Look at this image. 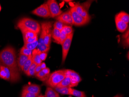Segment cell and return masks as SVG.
Here are the masks:
<instances>
[{"mask_svg": "<svg viewBox=\"0 0 129 97\" xmlns=\"http://www.w3.org/2000/svg\"><path fill=\"white\" fill-rule=\"evenodd\" d=\"M23 90L38 95H40L41 92L40 86L35 84L26 85L23 87Z\"/></svg>", "mask_w": 129, "mask_h": 97, "instance_id": "obj_11", "label": "cell"}, {"mask_svg": "<svg viewBox=\"0 0 129 97\" xmlns=\"http://www.w3.org/2000/svg\"><path fill=\"white\" fill-rule=\"evenodd\" d=\"M28 58V56L23 55L20 53L19 54L18 57L17 59V64L19 69L22 71H23L24 66Z\"/></svg>", "mask_w": 129, "mask_h": 97, "instance_id": "obj_15", "label": "cell"}, {"mask_svg": "<svg viewBox=\"0 0 129 97\" xmlns=\"http://www.w3.org/2000/svg\"><path fill=\"white\" fill-rule=\"evenodd\" d=\"M65 73L66 76H70L71 77V88L77 86L82 81V79L79 74L72 70H65Z\"/></svg>", "mask_w": 129, "mask_h": 97, "instance_id": "obj_10", "label": "cell"}, {"mask_svg": "<svg viewBox=\"0 0 129 97\" xmlns=\"http://www.w3.org/2000/svg\"><path fill=\"white\" fill-rule=\"evenodd\" d=\"M66 25L60 21H57L53 24V27L61 31L63 28Z\"/></svg>", "mask_w": 129, "mask_h": 97, "instance_id": "obj_30", "label": "cell"}, {"mask_svg": "<svg viewBox=\"0 0 129 97\" xmlns=\"http://www.w3.org/2000/svg\"><path fill=\"white\" fill-rule=\"evenodd\" d=\"M115 20L116 27L118 31L120 32H123L126 30L128 27V24H127L123 22L118 19L116 17L115 18Z\"/></svg>", "mask_w": 129, "mask_h": 97, "instance_id": "obj_14", "label": "cell"}, {"mask_svg": "<svg viewBox=\"0 0 129 97\" xmlns=\"http://www.w3.org/2000/svg\"><path fill=\"white\" fill-rule=\"evenodd\" d=\"M66 77L65 70L56 71L50 74L48 79L46 81V84L53 89L56 87Z\"/></svg>", "mask_w": 129, "mask_h": 97, "instance_id": "obj_3", "label": "cell"}, {"mask_svg": "<svg viewBox=\"0 0 129 97\" xmlns=\"http://www.w3.org/2000/svg\"><path fill=\"white\" fill-rule=\"evenodd\" d=\"M70 95L76 96L77 97H87L86 95L84 92L81 91L79 90H77L75 89H72Z\"/></svg>", "mask_w": 129, "mask_h": 97, "instance_id": "obj_25", "label": "cell"}, {"mask_svg": "<svg viewBox=\"0 0 129 97\" xmlns=\"http://www.w3.org/2000/svg\"><path fill=\"white\" fill-rule=\"evenodd\" d=\"M33 63L32 58L31 55H29L28 56V58L27 61L25 63L24 66V68H23V72L24 73L26 74L27 71L29 70V68H30V66L31 65L32 63Z\"/></svg>", "mask_w": 129, "mask_h": 97, "instance_id": "obj_22", "label": "cell"}, {"mask_svg": "<svg viewBox=\"0 0 129 97\" xmlns=\"http://www.w3.org/2000/svg\"><path fill=\"white\" fill-rule=\"evenodd\" d=\"M37 97H44V96H42V95H39V96H38Z\"/></svg>", "mask_w": 129, "mask_h": 97, "instance_id": "obj_43", "label": "cell"}, {"mask_svg": "<svg viewBox=\"0 0 129 97\" xmlns=\"http://www.w3.org/2000/svg\"><path fill=\"white\" fill-rule=\"evenodd\" d=\"M71 77L70 76H66L62 80L60 83L56 86V87H71Z\"/></svg>", "mask_w": 129, "mask_h": 97, "instance_id": "obj_17", "label": "cell"}, {"mask_svg": "<svg viewBox=\"0 0 129 97\" xmlns=\"http://www.w3.org/2000/svg\"><path fill=\"white\" fill-rule=\"evenodd\" d=\"M39 95L22 89L21 97H37Z\"/></svg>", "mask_w": 129, "mask_h": 97, "instance_id": "obj_29", "label": "cell"}, {"mask_svg": "<svg viewBox=\"0 0 129 97\" xmlns=\"http://www.w3.org/2000/svg\"><path fill=\"white\" fill-rule=\"evenodd\" d=\"M50 14V17H55L62 13L60 6L55 0H49L46 2Z\"/></svg>", "mask_w": 129, "mask_h": 97, "instance_id": "obj_5", "label": "cell"}, {"mask_svg": "<svg viewBox=\"0 0 129 97\" xmlns=\"http://www.w3.org/2000/svg\"><path fill=\"white\" fill-rule=\"evenodd\" d=\"M45 97H60L59 94L50 87L46 88L45 93Z\"/></svg>", "mask_w": 129, "mask_h": 97, "instance_id": "obj_21", "label": "cell"}, {"mask_svg": "<svg viewBox=\"0 0 129 97\" xmlns=\"http://www.w3.org/2000/svg\"><path fill=\"white\" fill-rule=\"evenodd\" d=\"M115 17L127 24L129 23V15L124 12H121L117 14Z\"/></svg>", "mask_w": 129, "mask_h": 97, "instance_id": "obj_19", "label": "cell"}, {"mask_svg": "<svg viewBox=\"0 0 129 97\" xmlns=\"http://www.w3.org/2000/svg\"><path fill=\"white\" fill-rule=\"evenodd\" d=\"M70 11L73 18L74 25L75 26H81L84 25L89 22V21L84 18L81 15L78 14L76 12L74 6L70 8Z\"/></svg>", "mask_w": 129, "mask_h": 97, "instance_id": "obj_6", "label": "cell"}, {"mask_svg": "<svg viewBox=\"0 0 129 97\" xmlns=\"http://www.w3.org/2000/svg\"><path fill=\"white\" fill-rule=\"evenodd\" d=\"M32 13L45 18L50 17V14L46 3L42 4L38 8L33 11Z\"/></svg>", "mask_w": 129, "mask_h": 97, "instance_id": "obj_8", "label": "cell"}, {"mask_svg": "<svg viewBox=\"0 0 129 97\" xmlns=\"http://www.w3.org/2000/svg\"><path fill=\"white\" fill-rule=\"evenodd\" d=\"M50 69L46 67L45 69H42V70L35 75L37 79L42 81H46L50 77Z\"/></svg>", "mask_w": 129, "mask_h": 97, "instance_id": "obj_12", "label": "cell"}, {"mask_svg": "<svg viewBox=\"0 0 129 97\" xmlns=\"http://www.w3.org/2000/svg\"><path fill=\"white\" fill-rule=\"evenodd\" d=\"M62 30H63L64 32L66 33L67 35H69L72 33H74V30L71 26L66 25L63 28Z\"/></svg>", "mask_w": 129, "mask_h": 97, "instance_id": "obj_31", "label": "cell"}, {"mask_svg": "<svg viewBox=\"0 0 129 97\" xmlns=\"http://www.w3.org/2000/svg\"><path fill=\"white\" fill-rule=\"evenodd\" d=\"M57 21H60L63 24L69 25H74V21L70 11L63 13L56 17Z\"/></svg>", "mask_w": 129, "mask_h": 97, "instance_id": "obj_9", "label": "cell"}, {"mask_svg": "<svg viewBox=\"0 0 129 97\" xmlns=\"http://www.w3.org/2000/svg\"><path fill=\"white\" fill-rule=\"evenodd\" d=\"M53 89L58 93L64 95H70L72 90V88L70 87H56Z\"/></svg>", "mask_w": 129, "mask_h": 97, "instance_id": "obj_18", "label": "cell"}, {"mask_svg": "<svg viewBox=\"0 0 129 97\" xmlns=\"http://www.w3.org/2000/svg\"><path fill=\"white\" fill-rule=\"evenodd\" d=\"M129 37L127 38L126 39H124L123 41V45L124 46H125L127 47H129Z\"/></svg>", "mask_w": 129, "mask_h": 97, "instance_id": "obj_39", "label": "cell"}, {"mask_svg": "<svg viewBox=\"0 0 129 97\" xmlns=\"http://www.w3.org/2000/svg\"><path fill=\"white\" fill-rule=\"evenodd\" d=\"M37 64L33 62L29 68L27 73L26 75L28 76H35V71L37 67Z\"/></svg>", "mask_w": 129, "mask_h": 97, "instance_id": "obj_26", "label": "cell"}, {"mask_svg": "<svg viewBox=\"0 0 129 97\" xmlns=\"http://www.w3.org/2000/svg\"><path fill=\"white\" fill-rule=\"evenodd\" d=\"M37 49L40 51L46 52H47L50 49V47H48L45 44L44 41V35L42 32H41L40 38L38 39V44Z\"/></svg>", "mask_w": 129, "mask_h": 97, "instance_id": "obj_13", "label": "cell"}, {"mask_svg": "<svg viewBox=\"0 0 129 97\" xmlns=\"http://www.w3.org/2000/svg\"><path fill=\"white\" fill-rule=\"evenodd\" d=\"M61 32V31L55 28H53L52 31V37L54 39L56 43H57L59 40L60 35Z\"/></svg>", "mask_w": 129, "mask_h": 97, "instance_id": "obj_23", "label": "cell"}, {"mask_svg": "<svg viewBox=\"0 0 129 97\" xmlns=\"http://www.w3.org/2000/svg\"><path fill=\"white\" fill-rule=\"evenodd\" d=\"M7 76V74L5 72L2 66H1V71H0V77L1 79H3L4 80H6V78Z\"/></svg>", "mask_w": 129, "mask_h": 97, "instance_id": "obj_35", "label": "cell"}, {"mask_svg": "<svg viewBox=\"0 0 129 97\" xmlns=\"http://www.w3.org/2000/svg\"><path fill=\"white\" fill-rule=\"evenodd\" d=\"M42 68L41 66V64H39V65H37V67L36 68V69H35V75L37 74L40 71L42 70Z\"/></svg>", "mask_w": 129, "mask_h": 97, "instance_id": "obj_38", "label": "cell"}, {"mask_svg": "<svg viewBox=\"0 0 129 97\" xmlns=\"http://www.w3.org/2000/svg\"><path fill=\"white\" fill-rule=\"evenodd\" d=\"M113 97H123V96L121 95L118 94Z\"/></svg>", "mask_w": 129, "mask_h": 97, "instance_id": "obj_42", "label": "cell"}, {"mask_svg": "<svg viewBox=\"0 0 129 97\" xmlns=\"http://www.w3.org/2000/svg\"><path fill=\"white\" fill-rule=\"evenodd\" d=\"M81 16L89 22L90 20V17L88 13V10L83 9V12L81 14Z\"/></svg>", "mask_w": 129, "mask_h": 97, "instance_id": "obj_33", "label": "cell"}, {"mask_svg": "<svg viewBox=\"0 0 129 97\" xmlns=\"http://www.w3.org/2000/svg\"><path fill=\"white\" fill-rule=\"evenodd\" d=\"M17 27L21 31L29 30L38 34L40 32L41 27L37 21L32 19L24 17L19 20L17 23Z\"/></svg>", "mask_w": 129, "mask_h": 97, "instance_id": "obj_2", "label": "cell"}, {"mask_svg": "<svg viewBox=\"0 0 129 97\" xmlns=\"http://www.w3.org/2000/svg\"><path fill=\"white\" fill-rule=\"evenodd\" d=\"M74 33L67 36V38L63 43L62 44V64H63L65 62L67 54L69 52L70 46L71 44L73 38Z\"/></svg>", "mask_w": 129, "mask_h": 97, "instance_id": "obj_7", "label": "cell"}, {"mask_svg": "<svg viewBox=\"0 0 129 97\" xmlns=\"http://www.w3.org/2000/svg\"><path fill=\"white\" fill-rule=\"evenodd\" d=\"M40 51L37 48L32 51V58L33 62L36 63L37 65H39L42 63V61L40 58Z\"/></svg>", "mask_w": 129, "mask_h": 97, "instance_id": "obj_16", "label": "cell"}, {"mask_svg": "<svg viewBox=\"0 0 129 97\" xmlns=\"http://www.w3.org/2000/svg\"><path fill=\"white\" fill-rule=\"evenodd\" d=\"M53 22H46L41 23L42 32L44 35V41L48 47H50L52 38Z\"/></svg>", "mask_w": 129, "mask_h": 97, "instance_id": "obj_4", "label": "cell"}, {"mask_svg": "<svg viewBox=\"0 0 129 97\" xmlns=\"http://www.w3.org/2000/svg\"><path fill=\"white\" fill-rule=\"evenodd\" d=\"M1 5H0V12H1Z\"/></svg>", "mask_w": 129, "mask_h": 97, "instance_id": "obj_44", "label": "cell"}, {"mask_svg": "<svg viewBox=\"0 0 129 97\" xmlns=\"http://www.w3.org/2000/svg\"><path fill=\"white\" fill-rule=\"evenodd\" d=\"M38 40V37H36L34 38H27L26 40H24V42L26 43H31L33 42H34L35 41H37Z\"/></svg>", "mask_w": 129, "mask_h": 97, "instance_id": "obj_37", "label": "cell"}, {"mask_svg": "<svg viewBox=\"0 0 129 97\" xmlns=\"http://www.w3.org/2000/svg\"><path fill=\"white\" fill-rule=\"evenodd\" d=\"M66 1V2H69V1Z\"/></svg>", "mask_w": 129, "mask_h": 97, "instance_id": "obj_45", "label": "cell"}, {"mask_svg": "<svg viewBox=\"0 0 129 97\" xmlns=\"http://www.w3.org/2000/svg\"><path fill=\"white\" fill-rule=\"evenodd\" d=\"M19 53L28 56L29 55H31L32 51L29 50V49H27V48L23 46L20 49V53Z\"/></svg>", "mask_w": 129, "mask_h": 97, "instance_id": "obj_28", "label": "cell"}, {"mask_svg": "<svg viewBox=\"0 0 129 97\" xmlns=\"http://www.w3.org/2000/svg\"><path fill=\"white\" fill-rule=\"evenodd\" d=\"M41 66L42 68V69H45V68H46V65L45 63H42L41 64Z\"/></svg>", "mask_w": 129, "mask_h": 97, "instance_id": "obj_41", "label": "cell"}, {"mask_svg": "<svg viewBox=\"0 0 129 97\" xmlns=\"http://www.w3.org/2000/svg\"><path fill=\"white\" fill-rule=\"evenodd\" d=\"M22 33L23 35V40H26L27 38H34L37 37L38 34L32 31H29V30H21Z\"/></svg>", "mask_w": 129, "mask_h": 97, "instance_id": "obj_20", "label": "cell"}, {"mask_svg": "<svg viewBox=\"0 0 129 97\" xmlns=\"http://www.w3.org/2000/svg\"><path fill=\"white\" fill-rule=\"evenodd\" d=\"M1 66L0 65V71H1Z\"/></svg>", "mask_w": 129, "mask_h": 97, "instance_id": "obj_46", "label": "cell"}, {"mask_svg": "<svg viewBox=\"0 0 129 97\" xmlns=\"http://www.w3.org/2000/svg\"><path fill=\"white\" fill-rule=\"evenodd\" d=\"M0 62L3 66L9 69L11 82L13 83L19 81L21 78L19 69L16 51L13 47L10 46L7 47L0 52Z\"/></svg>", "mask_w": 129, "mask_h": 97, "instance_id": "obj_1", "label": "cell"}, {"mask_svg": "<svg viewBox=\"0 0 129 97\" xmlns=\"http://www.w3.org/2000/svg\"><path fill=\"white\" fill-rule=\"evenodd\" d=\"M38 44V40L35 41L33 43H24V45L23 46L27 48V49H29V50L33 51L37 48Z\"/></svg>", "mask_w": 129, "mask_h": 97, "instance_id": "obj_24", "label": "cell"}, {"mask_svg": "<svg viewBox=\"0 0 129 97\" xmlns=\"http://www.w3.org/2000/svg\"><path fill=\"white\" fill-rule=\"evenodd\" d=\"M129 30L127 29V31L122 35V38L123 39H125L129 37Z\"/></svg>", "mask_w": 129, "mask_h": 97, "instance_id": "obj_40", "label": "cell"}, {"mask_svg": "<svg viewBox=\"0 0 129 97\" xmlns=\"http://www.w3.org/2000/svg\"><path fill=\"white\" fill-rule=\"evenodd\" d=\"M67 36L68 35H67L66 33L64 32L63 30H61L60 38L57 44L62 45L64 41L66 39Z\"/></svg>", "mask_w": 129, "mask_h": 97, "instance_id": "obj_27", "label": "cell"}, {"mask_svg": "<svg viewBox=\"0 0 129 97\" xmlns=\"http://www.w3.org/2000/svg\"><path fill=\"white\" fill-rule=\"evenodd\" d=\"M3 66V68L4 70L5 71V72H6V74H7V76H6V80L8 81H10V79H11V73H10V70L7 67L4 66L2 65Z\"/></svg>", "mask_w": 129, "mask_h": 97, "instance_id": "obj_34", "label": "cell"}, {"mask_svg": "<svg viewBox=\"0 0 129 97\" xmlns=\"http://www.w3.org/2000/svg\"><path fill=\"white\" fill-rule=\"evenodd\" d=\"M74 6V7L75 9L76 12H77L78 14L81 15L83 11V7L82 6L81 4L78 3L76 4Z\"/></svg>", "mask_w": 129, "mask_h": 97, "instance_id": "obj_32", "label": "cell"}, {"mask_svg": "<svg viewBox=\"0 0 129 97\" xmlns=\"http://www.w3.org/2000/svg\"><path fill=\"white\" fill-rule=\"evenodd\" d=\"M40 58L42 61L45 60L47 56V52H42L40 51Z\"/></svg>", "mask_w": 129, "mask_h": 97, "instance_id": "obj_36", "label": "cell"}]
</instances>
